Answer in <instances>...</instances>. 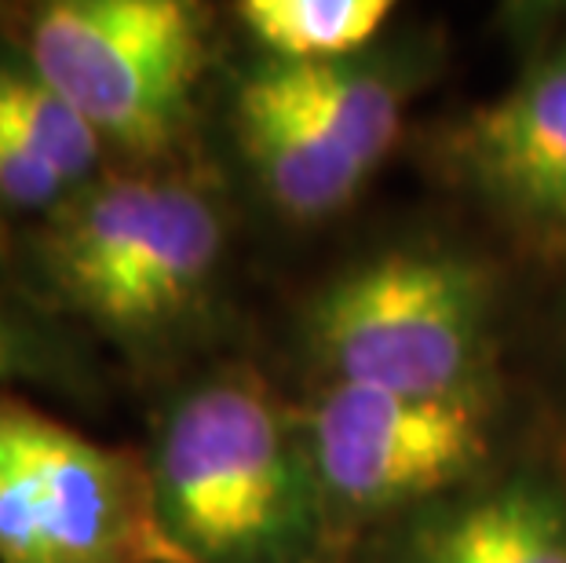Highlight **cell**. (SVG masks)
Instances as JSON below:
<instances>
[{
  "label": "cell",
  "mask_w": 566,
  "mask_h": 563,
  "mask_svg": "<svg viewBox=\"0 0 566 563\" xmlns=\"http://www.w3.org/2000/svg\"><path fill=\"white\" fill-rule=\"evenodd\" d=\"M147 461L165 531L198 563H315L329 538L304 414L249 366L179 392Z\"/></svg>",
  "instance_id": "cell-1"
},
{
  "label": "cell",
  "mask_w": 566,
  "mask_h": 563,
  "mask_svg": "<svg viewBox=\"0 0 566 563\" xmlns=\"http://www.w3.org/2000/svg\"><path fill=\"white\" fill-rule=\"evenodd\" d=\"M30 257L63 311L125 347H158L209 311L227 217L179 173H106L48 212Z\"/></svg>",
  "instance_id": "cell-2"
},
{
  "label": "cell",
  "mask_w": 566,
  "mask_h": 563,
  "mask_svg": "<svg viewBox=\"0 0 566 563\" xmlns=\"http://www.w3.org/2000/svg\"><path fill=\"white\" fill-rule=\"evenodd\" d=\"M493 322L483 263L442 246H395L311 296L304 344L325 385L442 399L493 392Z\"/></svg>",
  "instance_id": "cell-3"
},
{
  "label": "cell",
  "mask_w": 566,
  "mask_h": 563,
  "mask_svg": "<svg viewBox=\"0 0 566 563\" xmlns=\"http://www.w3.org/2000/svg\"><path fill=\"white\" fill-rule=\"evenodd\" d=\"M27 66L106 150L154 169L187 147L209 59L205 11L184 0H55L22 15Z\"/></svg>",
  "instance_id": "cell-4"
},
{
  "label": "cell",
  "mask_w": 566,
  "mask_h": 563,
  "mask_svg": "<svg viewBox=\"0 0 566 563\" xmlns=\"http://www.w3.org/2000/svg\"><path fill=\"white\" fill-rule=\"evenodd\" d=\"M0 563H198L165 531L147 453L0 399Z\"/></svg>",
  "instance_id": "cell-5"
},
{
  "label": "cell",
  "mask_w": 566,
  "mask_h": 563,
  "mask_svg": "<svg viewBox=\"0 0 566 563\" xmlns=\"http://www.w3.org/2000/svg\"><path fill=\"white\" fill-rule=\"evenodd\" d=\"M329 520H402L479 483L493 461V392L395 395L322 385L304 414Z\"/></svg>",
  "instance_id": "cell-6"
},
{
  "label": "cell",
  "mask_w": 566,
  "mask_h": 563,
  "mask_svg": "<svg viewBox=\"0 0 566 563\" xmlns=\"http://www.w3.org/2000/svg\"><path fill=\"white\" fill-rule=\"evenodd\" d=\"M439 165L530 257H566V44L442 132Z\"/></svg>",
  "instance_id": "cell-7"
},
{
  "label": "cell",
  "mask_w": 566,
  "mask_h": 563,
  "mask_svg": "<svg viewBox=\"0 0 566 563\" xmlns=\"http://www.w3.org/2000/svg\"><path fill=\"white\" fill-rule=\"evenodd\" d=\"M384 563H566V483L483 476L395 523Z\"/></svg>",
  "instance_id": "cell-8"
},
{
  "label": "cell",
  "mask_w": 566,
  "mask_h": 563,
  "mask_svg": "<svg viewBox=\"0 0 566 563\" xmlns=\"http://www.w3.org/2000/svg\"><path fill=\"white\" fill-rule=\"evenodd\" d=\"M234 136L256 184L293 220L336 217L366 187L369 169L329 132L249 74L234 95Z\"/></svg>",
  "instance_id": "cell-9"
},
{
  "label": "cell",
  "mask_w": 566,
  "mask_h": 563,
  "mask_svg": "<svg viewBox=\"0 0 566 563\" xmlns=\"http://www.w3.org/2000/svg\"><path fill=\"white\" fill-rule=\"evenodd\" d=\"M256 74L274 95L329 132L369 173L402 136L406 92L388 70L358 59H336V63H268Z\"/></svg>",
  "instance_id": "cell-10"
},
{
  "label": "cell",
  "mask_w": 566,
  "mask_h": 563,
  "mask_svg": "<svg viewBox=\"0 0 566 563\" xmlns=\"http://www.w3.org/2000/svg\"><path fill=\"white\" fill-rule=\"evenodd\" d=\"M388 0H245L238 19L271 52V63L355 59L388 22Z\"/></svg>",
  "instance_id": "cell-11"
},
{
  "label": "cell",
  "mask_w": 566,
  "mask_h": 563,
  "mask_svg": "<svg viewBox=\"0 0 566 563\" xmlns=\"http://www.w3.org/2000/svg\"><path fill=\"white\" fill-rule=\"evenodd\" d=\"M74 187L52 169L33 136L0 106V206L15 212H55Z\"/></svg>",
  "instance_id": "cell-12"
},
{
  "label": "cell",
  "mask_w": 566,
  "mask_h": 563,
  "mask_svg": "<svg viewBox=\"0 0 566 563\" xmlns=\"http://www.w3.org/2000/svg\"><path fill=\"white\" fill-rule=\"evenodd\" d=\"M63 369V355L27 307L0 296V399L15 380H52Z\"/></svg>",
  "instance_id": "cell-13"
}]
</instances>
